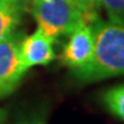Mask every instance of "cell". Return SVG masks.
Instances as JSON below:
<instances>
[{"label": "cell", "mask_w": 124, "mask_h": 124, "mask_svg": "<svg viewBox=\"0 0 124 124\" xmlns=\"http://www.w3.org/2000/svg\"><path fill=\"white\" fill-rule=\"evenodd\" d=\"M17 124H46V120L44 117V114L39 113V114H32L28 116L22 121H20Z\"/></svg>", "instance_id": "30bf717a"}, {"label": "cell", "mask_w": 124, "mask_h": 124, "mask_svg": "<svg viewBox=\"0 0 124 124\" xmlns=\"http://www.w3.org/2000/svg\"><path fill=\"white\" fill-rule=\"evenodd\" d=\"M110 20L124 21V0H101Z\"/></svg>", "instance_id": "ba28073f"}, {"label": "cell", "mask_w": 124, "mask_h": 124, "mask_svg": "<svg viewBox=\"0 0 124 124\" xmlns=\"http://www.w3.org/2000/svg\"><path fill=\"white\" fill-rule=\"evenodd\" d=\"M22 12V0H0V41L14 32Z\"/></svg>", "instance_id": "8992f818"}, {"label": "cell", "mask_w": 124, "mask_h": 124, "mask_svg": "<svg viewBox=\"0 0 124 124\" xmlns=\"http://www.w3.org/2000/svg\"><path fill=\"white\" fill-rule=\"evenodd\" d=\"M102 101L113 115L124 122V84L107 90L102 95Z\"/></svg>", "instance_id": "52a82bcc"}, {"label": "cell", "mask_w": 124, "mask_h": 124, "mask_svg": "<svg viewBox=\"0 0 124 124\" xmlns=\"http://www.w3.org/2000/svg\"><path fill=\"white\" fill-rule=\"evenodd\" d=\"M20 44L15 32L0 41V99L12 94L27 72L20 58Z\"/></svg>", "instance_id": "3957f363"}, {"label": "cell", "mask_w": 124, "mask_h": 124, "mask_svg": "<svg viewBox=\"0 0 124 124\" xmlns=\"http://www.w3.org/2000/svg\"><path fill=\"white\" fill-rule=\"evenodd\" d=\"M84 14L95 13L97 8L101 6V0H71Z\"/></svg>", "instance_id": "9c48e42d"}, {"label": "cell", "mask_w": 124, "mask_h": 124, "mask_svg": "<svg viewBox=\"0 0 124 124\" xmlns=\"http://www.w3.org/2000/svg\"><path fill=\"white\" fill-rule=\"evenodd\" d=\"M94 49L91 61L82 69L75 70L76 77L94 82L124 75V21H101L92 23Z\"/></svg>", "instance_id": "6da1fadb"}, {"label": "cell", "mask_w": 124, "mask_h": 124, "mask_svg": "<svg viewBox=\"0 0 124 124\" xmlns=\"http://www.w3.org/2000/svg\"><path fill=\"white\" fill-rule=\"evenodd\" d=\"M54 39L40 28L28 36L20 44V58L23 67L29 69L35 66H46L55 59L53 49Z\"/></svg>", "instance_id": "5b68a950"}, {"label": "cell", "mask_w": 124, "mask_h": 124, "mask_svg": "<svg viewBox=\"0 0 124 124\" xmlns=\"http://www.w3.org/2000/svg\"><path fill=\"white\" fill-rule=\"evenodd\" d=\"M94 49V35L91 24L82 22L69 35L61 55L62 62L72 69V71L82 69L92 59Z\"/></svg>", "instance_id": "277c9868"}, {"label": "cell", "mask_w": 124, "mask_h": 124, "mask_svg": "<svg viewBox=\"0 0 124 124\" xmlns=\"http://www.w3.org/2000/svg\"><path fill=\"white\" fill-rule=\"evenodd\" d=\"M32 13L39 28L53 39L70 35L84 22V13L71 0H36Z\"/></svg>", "instance_id": "7a4b0ae2"}]
</instances>
